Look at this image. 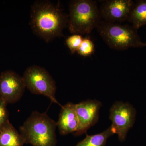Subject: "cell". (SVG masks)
I'll list each match as a JSON object with an SVG mask.
<instances>
[{
  "label": "cell",
  "mask_w": 146,
  "mask_h": 146,
  "mask_svg": "<svg viewBox=\"0 0 146 146\" xmlns=\"http://www.w3.org/2000/svg\"><path fill=\"white\" fill-rule=\"evenodd\" d=\"M115 134V131L110 126L102 133L91 136L86 135V138L75 146H105L108 139Z\"/></svg>",
  "instance_id": "13"
},
{
  "label": "cell",
  "mask_w": 146,
  "mask_h": 146,
  "mask_svg": "<svg viewBox=\"0 0 146 146\" xmlns=\"http://www.w3.org/2000/svg\"><path fill=\"white\" fill-rule=\"evenodd\" d=\"M57 124L46 113L37 111L31 115L19 128L25 143L33 146H56Z\"/></svg>",
  "instance_id": "2"
},
{
  "label": "cell",
  "mask_w": 146,
  "mask_h": 146,
  "mask_svg": "<svg viewBox=\"0 0 146 146\" xmlns=\"http://www.w3.org/2000/svg\"><path fill=\"white\" fill-rule=\"evenodd\" d=\"M95 44L89 38H83L77 53L84 57L90 56L95 51Z\"/></svg>",
  "instance_id": "14"
},
{
  "label": "cell",
  "mask_w": 146,
  "mask_h": 146,
  "mask_svg": "<svg viewBox=\"0 0 146 146\" xmlns=\"http://www.w3.org/2000/svg\"><path fill=\"white\" fill-rule=\"evenodd\" d=\"M56 124L61 135H66L77 131L79 126V120L76 104L69 102L61 107Z\"/></svg>",
  "instance_id": "10"
},
{
  "label": "cell",
  "mask_w": 146,
  "mask_h": 146,
  "mask_svg": "<svg viewBox=\"0 0 146 146\" xmlns=\"http://www.w3.org/2000/svg\"><path fill=\"white\" fill-rule=\"evenodd\" d=\"M7 104L4 100L0 98V126H2L8 121L9 114L7 111Z\"/></svg>",
  "instance_id": "16"
},
{
  "label": "cell",
  "mask_w": 146,
  "mask_h": 146,
  "mask_svg": "<svg viewBox=\"0 0 146 146\" xmlns=\"http://www.w3.org/2000/svg\"><path fill=\"white\" fill-rule=\"evenodd\" d=\"M68 21V15L59 4L37 1L31 6L30 25L33 32L45 42L62 36Z\"/></svg>",
  "instance_id": "1"
},
{
  "label": "cell",
  "mask_w": 146,
  "mask_h": 146,
  "mask_svg": "<svg viewBox=\"0 0 146 146\" xmlns=\"http://www.w3.org/2000/svg\"><path fill=\"white\" fill-rule=\"evenodd\" d=\"M127 21L136 30L146 25V0L134 4Z\"/></svg>",
  "instance_id": "12"
},
{
  "label": "cell",
  "mask_w": 146,
  "mask_h": 146,
  "mask_svg": "<svg viewBox=\"0 0 146 146\" xmlns=\"http://www.w3.org/2000/svg\"><path fill=\"white\" fill-rule=\"evenodd\" d=\"M102 103L97 100H87L76 104V111L79 120V126L74 133L79 136L86 133L98 121Z\"/></svg>",
  "instance_id": "9"
},
{
  "label": "cell",
  "mask_w": 146,
  "mask_h": 146,
  "mask_svg": "<svg viewBox=\"0 0 146 146\" xmlns=\"http://www.w3.org/2000/svg\"><path fill=\"white\" fill-rule=\"evenodd\" d=\"M134 4L131 0L105 1L100 8L102 18L106 22L115 23L127 21Z\"/></svg>",
  "instance_id": "8"
},
{
  "label": "cell",
  "mask_w": 146,
  "mask_h": 146,
  "mask_svg": "<svg viewBox=\"0 0 146 146\" xmlns=\"http://www.w3.org/2000/svg\"><path fill=\"white\" fill-rule=\"evenodd\" d=\"M23 77L26 88L32 94L43 95L52 102L62 107L56 98L55 81L44 68L36 65L29 66L24 72Z\"/></svg>",
  "instance_id": "5"
},
{
  "label": "cell",
  "mask_w": 146,
  "mask_h": 146,
  "mask_svg": "<svg viewBox=\"0 0 146 146\" xmlns=\"http://www.w3.org/2000/svg\"><path fill=\"white\" fill-rule=\"evenodd\" d=\"M68 27L73 34H89L96 28L102 17L96 1L74 0L69 4Z\"/></svg>",
  "instance_id": "4"
},
{
  "label": "cell",
  "mask_w": 146,
  "mask_h": 146,
  "mask_svg": "<svg viewBox=\"0 0 146 146\" xmlns=\"http://www.w3.org/2000/svg\"><path fill=\"white\" fill-rule=\"evenodd\" d=\"M2 126H0V131H1V128Z\"/></svg>",
  "instance_id": "17"
},
{
  "label": "cell",
  "mask_w": 146,
  "mask_h": 146,
  "mask_svg": "<svg viewBox=\"0 0 146 146\" xmlns=\"http://www.w3.org/2000/svg\"><path fill=\"white\" fill-rule=\"evenodd\" d=\"M83 39L81 35L75 34L69 36L66 39V44L72 54L77 52Z\"/></svg>",
  "instance_id": "15"
},
{
  "label": "cell",
  "mask_w": 146,
  "mask_h": 146,
  "mask_svg": "<svg viewBox=\"0 0 146 146\" xmlns=\"http://www.w3.org/2000/svg\"><path fill=\"white\" fill-rule=\"evenodd\" d=\"M25 88L23 76L14 71L8 70L0 74V98L7 104L21 100Z\"/></svg>",
  "instance_id": "7"
},
{
  "label": "cell",
  "mask_w": 146,
  "mask_h": 146,
  "mask_svg": "<svg viewBox=\"0 0 146 146\" xmlns=\"http://www.w3.org/2000/svg\"><path fill=\"white\" fill-rule=\"evenodd\" d=\"M96 28L105 43L112 49L123 51L146 46V43L143 42L138 35L137 30L130 25L101 21Z\"/></svg>",
  "instance_id": "3"
},
{
  "label": "cell",
  "mask_w": 146,
  "mask_h": 146,
  "mask_svg": "<svg viewBox=\"0 0 146 146\" xmlns=\"http://www.w3.org/2000/svg\"><path fill=\"white\" fill-rule=\"evenodd\" d=\"M136 112L131 106L127 103L117 102L110 109V119L111 127L121 142L125 140L128 131L133 125Z\"/></svg>",
  "instance_id": "6"
},
{
  "label": "cell",
  "mask_w": 146,
  "mask_h": 146,
  "mask_svg": "<svg viewBox=\"0 0 146 146\" xmlns=\"http://www.w3.org/2000/svg\"><path fill=\"white\" fill-rule=\"evenodd\" d=\"M25 141L9 121L3 125L0 131V146H23Z\"/></svg>",
  "instance_id": "11"
}]
</instances>
